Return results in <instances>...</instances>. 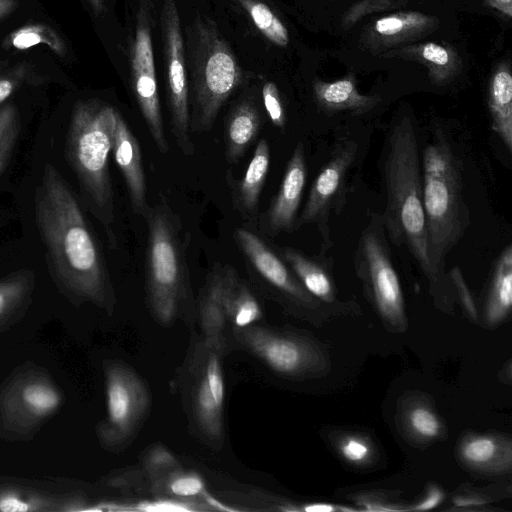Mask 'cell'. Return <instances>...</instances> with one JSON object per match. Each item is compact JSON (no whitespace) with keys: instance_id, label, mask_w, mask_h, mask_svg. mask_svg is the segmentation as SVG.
Segmentation results:
<instances>
[{"instance_id":"16","label":"cell","mask_w":512,"mask_h":512,"mask_svg":"<svg viewBox=\"0 0 512 512\" xmlns=\"http://www.w3.org/2000/svg\"><path fill=\"white\" fill-rule=\"evenodd\" d=\"M306 176L304 147L299 142L287 163L278 193L265 213L263 226L269 235L275 236L281 232H291L296 228V217Z\"/></svg>"},{"instance_id":"4","label":"cell","mask_w":512,"mask_h":512,"mask_svg":"<svg viewBox=\"0 0 512 512\" xmlns=\"http://www.w3.org/2000/svg\"><path fill=\"white\" fill-rule=\"evenodd\" d=\"M422 192L429 253L441 276L446 255L469 224L462 165L442 129L433 132L422 156Z\"/></svg>"},{"instance_id":"7","label":"cell","mask_w":512,"mask_h":512,"mask_svg":"<svg viewBox=\"0 0 512 512\" xmlns=\"http://www.w3.org/2000/svg\"><path fill=\"white\" fill-rule=\"evenodd\" d=\"M193 49L191 132L211 130L219 110L241 82L238 62L217 30L200 23Z\"/></svg>"},{"instance_id":"9","label":"cell","mask_w":512,"mask_h":512,"mask_svg":"<svg viewBox=\"0 0 512 512\" xmlns=\"http://www.w3.org/2000/svg\"><path fill=\"white\" fill-rule=\"evenodd\" d=\"M106 417L98 424L97 435L106 446H117L137 429L149 405L148 389L127 365L110 362L105 366Z\"/></svg>"},{"instance_id":"35","label":"cell","mask_w":512,"mask_h":512,"mask_svg":"<svg viewBox=\"0 0 512 512\" xmlns=\"http://www.w3.org/2000/svg\"><path fill=\"white\" fill-rule=\"evenodd\" d=\"M29 68L25 63L0 70V106L28 79Z\"/></svg>"},{"instance_id":"43","label":"cell","mask_w":512,"mask_h":512,"mask_svg":"<svg viewBox=\"0 0 512 512\" xmlns=\"http://www.w3.org/2000/svg\"><path fill=\"white\" fill-rule=\"evenodd\" d=\"M487 3L506 14L507 16H512V0H486Z\"/></svg>"},{"instance_id":"28","label":"cell","mask_w":512,"mask_h":512,"mask_svg":"<svg viewBox=\"0 0 512 512\" xmlns=\"http://www.w3.org/2000/svg\"><path fill=\"white\" fill-rule=\"evenodd\" d=\"M44 44L60 57L67 54V45L56 30L44 23H29L7 35L3 41L5 49L26 50Z\"/></svg>"},{"instance_id":"23","label":"cell","mask_w":512,"mask_h":512,"mask_svg":"<svg viewBox=\"0 0 512 512\" xmlns=\"http://www.w3.org/2000/svg\"><path fill=\"white\" fill-rule=\"evenodd\" d=\"M314 95L318 106L326 112L350 111L363 114L379 101L377 97L360 94L352 79L329 83L317 81L314 84Z\"/></svg>"},{"instance_id":"47","label":"cell","mask_w":512,"mask_h":512,"mask_svg":"<svg viewBox=\"0 0 512 512\" xmlns=\"http://www.w3.org/2000/svg\"><path fill=\"white\" fill-rule=\"evenodd\" d=\"M96 16L101 15L105 9L106 0H86Z\"/></svg>"},{"instance_id":"14","label":"cell","mask_w":512,"mask_h":512,"mask_svg":"<svg viewBox=\"0 0 512 512\" xmlns=\"http://www.w3.org/2000/svg\"><path fill=\"white\" fill-rule=\"evenodd\" d=\"M234 335L249 352L281 375L299 373L308 362V351L297 339L262 326L234 328Z\"/></svg>"},{"instance_id":"45","label":"cell","mask_w":512,"mask_h":512,"mask_svg":"<svg viewBox=\"0 0 512 512\" xmlns=\"http://www.w3.org/2000/svg\"><path fill=\"white\" fill-rule=\"evenodd\" d=\"M336 508L331 504L326 503H314L307 505L304 510L307 512H331Z\"/></svg>"},{"instance_id":"31","label":"cell","mask_w":512,"mask_h":512,"mask_svg":"<svg viewBox=\"0 0 512 512\" xmlns=\"http://www.w3.org/2000/svg\"><path fill=\"white\" fill-rule=\"evenodd\" d=\"M427 18L419 13H404L381 18L375 23V31L386 37L400 36L419 30L426 24Z\"/></svg>"},{"instance_id":"34","label":"cell","mask_w":512,"mask_h":512,"mask_svg":"<svg viewBox=\"0 0 512 512\" xmlns=\"http://www.w3.org/2000/svg\"><path fill=\"white\" fill-rule=\"evenodd\" d=\"M409 423L412 430L423 438H434L439 435L441 424L437 416L424 406H417L410 411Z\"/></svg>"},{"instance_id":"17","label":"cell","mask_w":512,"mask_h":512,"mask_svg":"<svg viewBox=\"0 0 512 512\" xmlns=\"http://www.w3.org/2000/svg\"><path fill=\"white\" fill-rule=\"evenodd\" d=\"M111 153L125 181L134 212L145 219L149 206L141 147L119 111L116 112Z\"/></svg>"},{"instance_id":"6","label":"cell","mask_w":512,"mask_h":512,"mask_svg":"<svg viewBox=\"0 0 512 512\" xmlns=\"http://www.w3.org/2000/svg\"><path fill=\"white\" fill-rule=\"evenodd\" d=\"M61 390L32 362L18 366L0 386V438L27 441L60 409Z\"/></svg>"},{"instance_id":"36","label":"cell","mask_w":512,"mask_h":512,"mask_svg":"<svg viewBox=\"0 0 512 512\" xmlns=\"http://www.w3.org/2000/svg\"><path fill=\"white\" fill-rule=\"evenodd\" d=\"M262 97L272 124L283 130L286 124V117L276 84L270 81L266 82L262 88Z\"/></svg>"},{"instance_id":"27","label":"cell","mask_w":512,"mask_h":512,"mask_svg":"<svg viewBox=\"0 0 512 512\" xmlns=\"http://www.w3.org/2000/svg\"><path fill=\"white\" fill-rule=\"evenodd\" d=\"M226 321L221 271L218 267L210 275L201 300V323L207 347L220 349L221 332Z\"/></svg>"},{"instance_id":"2","label":"cell","mask_w":512,"mask_h":512,"mask_svg":"<svg viewBox=\"0 0 512 512\" xmlns=\"http://www.w3.org/2000/svg\"><path fill=\"white\" fill-rule=\"evenodd\" d=\"M384 163L387 202L382 221L391 241L405 244L431 283L441 276L429 253L423 207L418 140L413 123L403 117L392 128Z\"/></svg>"},{"instance_id":"3","label":"cell","mask_w":512,"mask_h":512,"mask_svg":"<svg viewBox=\"0 0 512 512\" xmlns=\"http://www.w3.org/2000/svg\"><path fill=\"white\" fill-rule=\"evenodd\" d=\"M117 110L98 99L79 100L73 106L66 134L65 153L85 202L104 227L111 243L114 199L109 156Z\"/></svg>"},{"instance_id":"18","label":"cell","mask_w":512,"mask_h":512,"mask_svg":"<svg viewBox=\"0 0 512 512\" xmlns=\"http://www.w3.org/2000/svg\"><path fill=\"white\" fill-rule=\"evenodd\" d=\"M74 511H88L83 496L52 493L18 484H0V512Z\"/></svg>"},{"instance_id":"5","label":"cell","mask_w":512,"mask_h":512,"mask_svg":"<svg viewBox=\"0 0 512 512\" xmlns=\"http://www.w3.org/2000/svg\"><path fill=\"white\" fill-rule=\"evenodd\" d=\"M148 236L145 254V289L158 321L171 322L189 288L186 251L189 233L164 195L149 207L145 218Z\"/></svg>"},{"instance_id":"29","label":"cell","mask_w":512,"mask_h":512,"mask_svg":"<svg viewBox=\"0 0 512 512\" xmlns=\"http://www.w3.org/2000/svg\"><path fill=\"white\" fill-rule=\"evenodd\" d=\"M238 2L268 40L281 47L287 46L288 31L268 5L258 0H238Z\"/></svg>"},{"instance_id":"10","label":"cell","mask_w":512,"mask_h":512,"mask_svg":"<svg viewBox=\"0 0 512 512\" xmlns=\"http://www.w3.org/2000/svg\"><path fill=\"white\" fill-rule=\"evenodd\" d=\"M164 58L167 76V99L171 132L185 156L194 154L188 101L184 41L175 0H164L161 12Z\"/></svg>"},{"instance_id":"37","label":"cell","mask_w":512,"mask_h":512,"mask_svg":"<svg viewBox=\"0 0 512 512\" xmlns=\"http://www.w3.org/2000/svg\"><path fill=\"white\" fill-rule=\"evenodd\" d=\"M421 56L436 67L433 71L436 79L443 81L449 76L450 70L447 67L452 60L446 48L435 43H426L421 47Z\"/></svg>"},{"instance_id":"38","label":"cell","mask_w":512,"mask_h":512,"mask_svg":"<svg viewBox=\"0 0 512 512\" xmlns=\"http://www.w3.org/2000/svg\"><path fill=\"white\" fill-rule=\"evenodd\" d=\"M342 456L351 463L364 462L371 453L369 444L358 437H347L340 444Z\"/></svg>"},{"instance_id":"40","label":"cell","mask_w":512,"mask_h":512,"mask_svg":"<svg viewBox=\"0 0 512 512\" xmlns=\"http://www.w3.org/2000/svg\"><path fill=\"white\" fill-rule=\"evenodd\" d=\"M450 277L459 291L465 308L471 316L476 317L475 304L460 269L456 266L453 267L450 271Z\"/></svg>"},{"instance_id":"25","label":"cell","mask_w":512,"mask_h":512,"mask_svg":"<svg viewBox=\"0 0 512 512\" xmlns=\"http://www.w3.org/2000/svg\"><path fill=\"white\" fill-rule=\"evenodd\" d=\"M492 130L512 152V77L507 68L493 75L488 89Z\"/></svg>"},{"instance_id":"22","label":"cell","mask_w":512,"mask_h":512,"mask_svg":"<svg viewBox=\"0 0 512 512\" xmlns=\"http://www.w3.org/2000/svg\"><path fill=\"white\" fill-rule=\"evenodd\" d=\"M261 117L250 102L238 104L225 124V156L229 163H238L246 154L261 128Z\"/></svg>"},{"instance_id":"30","label":"cell","mask_w":512,"mask_h":512,"mask_svg":"<svg viewBox=\"0 0 512 512\" xmlns=\"http://www.w3.org/2000/svg\"><path fill=\"white\" fill-rule=\"evenodd\" d=\"M21 131V118L17 106L4 103L0 106V177L7 168Z\"/></svg>"},{"instance_id":"32","label":"cell","mask_w":512,"mask_h":512,"mask_svg":"<svg viewBox=\"0 0 512 512\" xmlns=\"http://www.w3.org/2000/svg\"><path fill=\"white\" fill-rule=\"evenodd\" d=\"M498 448L497 442L491 437H472L463 443L461 454L466 462L482 465L495 458Z\"/></svg>"},{"instance_id":"1","label":"cell","mask_w":512,"mask_h":512,"mask_svg":"<svg viewBox=\"0 0 512 512\" xmlns=\"http://www.w3.org/2000/svg\"><path fill=\"white\" fill-rule=\"evenodd\" d=\"M35 221L51 278L73 304L110 312L115 296L105 258L79 200L60 172L46 163L34 197Z\"/></svg>"},{"instance_id":"42","label":"cell","mask_w":512,"mask_h":512,"mask_svg":"<svg viewBox=\"0 0 512 512\" xmlns=\"http://www.w3.org/2000/svg\"><path fill=\"white\" fill-rule=\"evenodd\" d=\"M150 464L156 468L172 465L173 458L165 450H155L150 455Z\"/></svg>"},{"instance_id":"44","label":"cell","mask_w":512,"mask_h":512,"mask_svg":"<svg viewBox=\"0 0 512 512\" xmlns=\"http://www.w3.org/2000/svg\"><path fill=\"white\" fill-rule=\"evenodd\" d=\"M18 7V0H0V20L9 16Z\"/></svg>"},{"instance_id":"11","label":"cell","mask_w":512,"mask_h":512,"mask_svg":"<svg viewBox=\"0 0 512 512\" xmlns=\"http://www.w3.org/2000/svg\"><path fill=\"white\" fill-rule=\"evenodd\" d=\"M357 151L358 145L353 140L342 139L336 143L313 182L305 207L296 221V228L317 224L327 247L331 244L328 219L332 210L340 211L344 204L347 175Z\"/></svg>"},{"instance_id":"21","label":"cell","mask_w":512,"mask_h":512,"mask_svg":"<svg viewBox=\"0 0 512 512\" xmlns=\"http://www.w3.org/2000/svg\"><path fill=\"white\" fill-rule=\"evenodd\" d=\"M270 147L260 139L249 162L245 175L234 191V203L238 211L248 219L256 216L262 189L269 172Z\"/></svg>"},{"instance_id":"24","label":"cell","mask_w":512,"mask_h":512,"mask_svg":"<svg viewBox=\"0 0 512 512\" xmlns=\"http://www.w3.org/2000/svg\"><path fill=\"white\" fill-rule=\"evenodd\" d=\"M279 255L311 295L325 302L334 300V284L325 263L291 247L281 249Z\"/></svg>"},{"instance_id":"20","label":"cell","mask_w":512,"mask_h":512,"mask_svg":"<svg viewBox=\"0 0 512 512\" xmlns=\"http://www.w3.org/2000/svg\"><path fill=\"white\" fill-rule=\"evenodd\" d=\"M223 304L227 320L234 328L253 325L262 317V309L249 288L231 266L221 267Z\"/></svg>"},{"instance_id":"33","label":"cell","mask_w":512,"mask_h":512,"mask_svg":"<svg viewBox=\"0 0 512 512\" xmlns=\"http://www.w3.org/2000/svg\"><path fill=\"white\" fill-rule=\"evenodd\" d=\"M168 492L177 497H195L205 490L203 479L194 472H176L166 482Z\"/></svg>"},{"instance_id":"46","label":"cell","mask_w":512,"mask_h":512,"mask_svg":"<svg viewBox=\"0 0 512 512\" xmlns=\"http://www.w3.org/2000/svg\"><path fill=\"white\" fill-rule=\"evenodd\" d=\"M454 503L460 507H469L474 505H480L482 502L475 498L457 497L454 499Z\"/></svg>"},{"instance_id":"41","label":"cell","mask_w":512,"mask_h":512,"mask_svg":"<svg viewBox=\"0 0 512 512\" xmlns=\"http://www.w3.org/2000/svg\"><path fill=\"white\" fill-rule=\"evenodd\" d=\"M444 499L443 492L437 488H430L427 497L420 502L417 506V510H430L438 506Z\"/></svg>"},{"instance_id":"12","label":"cell","mask_w":512,"mask_h":512,"mask_svg":"<svg viewBox=\"0 0 512 512\" xmlns=\"http://www.w3.org/2000/svg\"><path fill=\"white\" fill-rule=\"evenodd\" d=\"M131 85L150 135L162 153L169 150L161 113L150 23L141 10L136 23L130 54Z\"/></svg>"},{"instance_id":"13","label":"cell","mask_w":512,"mask_h":512,"mask_svg":"<svg viewBox=\"0 0 512 512\" xmlns=\"http://www.w3.org/2000/svg\"><path fill=\"white\" fill-rule=\"evenodd\" d=\"M234 238L251 274L262 284L293 300L304 303L313 300L314 296L263 239L244 228H238Z\"/></svg>"},{"instance_id":"15","label":"cell","mask_w":512,"mask_h":512,"mask_svg":"<svg viewBox=\"0 0 512 512\" xmlns=\"http://www.w3.org/2000/svg\"><path fill=\"white\" fill-rule=\"evenodd\" d=\"M192 392V411L199 429L210 439L223 433L225 385L216 349L207 347Z\"/></svg>"},{"instance_id":"39","label":"cell","mask_w":512,"mask_h":512,"mask_svg":"<svg viewBox=\"0 0 512 512\" xmlns=\"http://www.w3.org/2000/svg\"><path fill=\"white\" fill-rule=\"evenodd\" d=\"M137 510L144 512H189L194 508L190 503L175 499H161L138 503Z\"/></svg>"},{"instance_id":"26","label":"cell","mask_w":512,"mask_h":512,"mask_svg":"<svg viewBox=\"0 0 512 512\" xmlns=\"http://www.w3.org/2000/svg\"><path fill=\"white\" fill-rule=\"evenodd\" d=\"M512 306V246L507 245L498 256L491 279L486 304V319L490 324L502 321Z\"/></svg>"},{"instance_id":"8","label":"cell","mask_w":512,"mask_h":512,"mask_svg":"<svg viewBox=\"0 0 512 512\" xmlns=\"http://www.w3.org/2000/svg\"><path fill=\"white\" fill-rule=\"evenodd\" d=\"M354 264L381 315L392 324H403V294L381 215L372 214L362 231L354 254Z\"/></svg>"},{"instance_id":"19","label":"cell","mask_w":512,"mask_h":512,"mask_svg":"<svg viewBox=\"0 0 512 512\" xmlns=\"http://www.w3.org/2000/svg\"><path fill=\"white\" fill-rule=\"evenodd\" d=\"M35 283V273L24 268L0 278V334L24 317L32 302Z\"/></svg>"}]
</instances>
